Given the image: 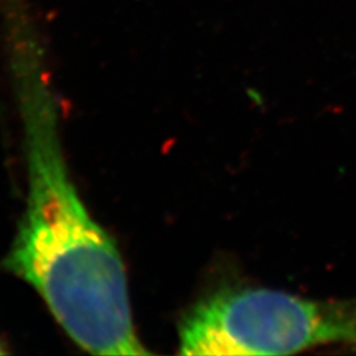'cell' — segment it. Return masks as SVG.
<instances>
[{"mask_svg":"<svg viewBox=\"0 0 356 356\" xmlns=\"http://www.w3.org/2000/svg\"><path fill=\"white\" fill-rule=\"evenodd\" d=\"M356 347V298L316 301L288 293L222 286L182 319V355H281L313 346Z\"/></svg>","mask_w":356,"mask_h":356,"instance_id":"2","label":"cell"},{"mask_svg":"<svg viewBox=\"0 0 356 356\" xmlns=\"http://www.w3.org/2000/svg\"><path fill=\"white\" fill-rule=\"evenodd\" d=\"M0 354H3V348L1 347H0Z\"/></svg>","mask_w":356,"mask_h":356,"instance_id":"3","label":"cell"},{"mask_svg":"<svg viewBox=\"0 0 356 356\" xmlns=\"http://www.w3.org/2000/svg\"><path fill=\"white\" fill-rule=\"evenodd\" d=\"M6 11L28 191L4 266L36 291L85 351L148 355L135 330L122 256L90 216L66 164L60 106L41 42L22 0H8Z\"/></svg>","mask_w":356,"mask_h":356,"instance_id":"1","label":"cell"}]
</instances>
